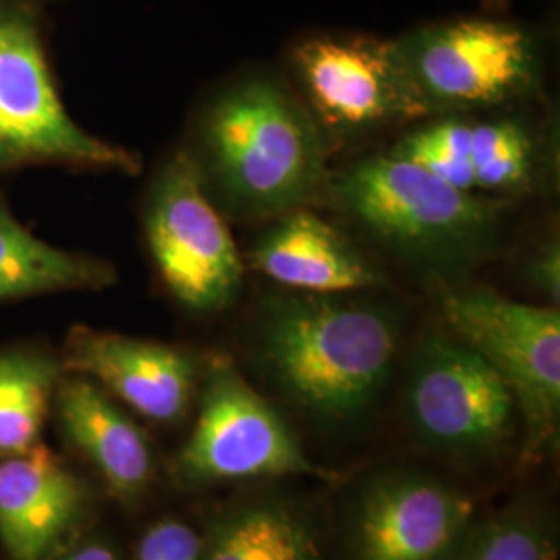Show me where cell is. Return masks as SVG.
Returning <instances> with one entry per match:
<instances>
[{
	"label": "cell",
	"instance_id": "obj_1",
	"mask_svg": "<svg viewBox=\"0 0 560 560\" xmlns=\"http://www.w3.org/2000/svg\"><path fill=\"white\" fill-rule=\"evenodd\" d=\"M399 335V318L384 305L293 293L264 310L258 355L289 399L340 423L358 420L381 397Z\"/></svg>",
	"mask_w": 560,
	"mask_h": 560
},
{
	"label": "cell",
	"instance_id": "obj_2",
	"mask_svg": "<svg viewBox=\"0 0 560 560\" xmlns=\"http://www.w3.org/2000/svg\"><path fill=\"white\" fill-rule=\"evenodd\" d=\"M201 143V173L240 217H282L330 189L320 129L277 81L254 78L222 94L206 115Z\"/></svg>",
	"mask_w": 560,
	"mask_h": 560
},
{
	"label": "cell",
	"instance_id": "obj_3",
	"mask_svg": "<svg viewBox=\"0 0 560 560\" xmlns=\"http://www.w3.org/2000/svg\"><path fill=\"white\" fill-rule=\"evenodd\" d=\"M330 191L382 243L439 266L481 258L497 235V203L455 189L395 154L342 171Z\"/></svg>",
	"mask_w": 560,
	"mask_h": 560
},
{
	"label": "cell",
	"instance_id": "obj_4",
	"mask_svg": "<svg viewBox=\"0 0 560 560\" xmlns=\"http://www.w3.org/2000/svg\"><path fill=\"white\" fill-rule=\"evenodd\" d=\"M25 164L140 173V156L69 117L46 59L34 0H0V171Z\"/></svg>",
	"mask_w": 560,
	"mask_h": 560
},
{
	"label": "cell",
	"instance_id": "obj_5",
	"mask_svg": "<svg viewBox=\"0 0 560 560\" xmlns=\"http://www.w3.org/2000/svg\"><path fill=\"white\" fill-rule=\"evenodd\" d=\"M444 320L511 390L536 457L557 442L560 420V312L502 298L486 287H439Z\"/></svg>",
	"mask_w": 560,
	"mask_h": 560
},
{
	"label": "cell",
	"instance_id": "obj_6",
	"mask_svg": "<svg viewBox=\"0 0 560 560\" xmlns=\"http://www.w3.org/2000/svg\"><path fill=\"white\" fill-rule=\"evenodd\" d=\"M145 235L161 279L185 307L217 312L240 295V252L189 154H177L154 180Z\"/></svg>",
	"mask_w": 560,
	"mask_h": 560
},
{
	"label": "cell",
	"instance_id": "obj_7",
	"mask_svg": "<svg viewBox=\"0 0 560 560\" xmlns=\"http://www.w3.org/2000/svg\"><path fill=\"white\" fill-rule=\"evenodd\" d=\"M407 416L434 451L478 459L515 434L517 405L497 370L463 340L430 335L413 353Z\"/></svg>",
	"mask_w": 560,
	"mask_h": 560
},
{
	"label": "cell",
	"instance_id": "obj_8",
	"mask_svg": "<svg viewBox=\"0 0 560 560\" xmlns=\"http://www.w3.org/2000/svg\"><path fill=\"white\" fill-rule=\"evenodd\" d=\"M185 483L210 486L320 474L279 411L226 360H217L201 388L196 428L180 451Z\"/></svg>",
	"mask_w": 560,
	"mask_h": 560
},
{
	"label": "cell",
	"instance_id": "obj_9",
	"mask_svg": "<svg viewBox=\"0 0 560 560\" xmlns=\"http://www.w3.org/2000/svg\"><path fill=\"white\" fill-rule=\"evenodd\" d=\"M399 44L434 110L504 104L520 98L538 80V42L515 21H442L411 32Z\"/></svg>",
	"mask_w": 560,
	"mask_h": 560
},
{
	"label": "cell",
	"instance_id": "obj_10",
	"mask_svg": "<svg viewBox=\"0 0 560 560\" xmlns=\"http://www.w3.org/2000/svg\"><path fill=\"white\" fill-rule=\"evenodd\" d=\"M293 65L318 119L339 131L423 119L434 110L399 40L316 36L295 46Z\"/></svg>",
	"mask_w": 560,
	"mask_h": 560
},
{
	"label": "cell",
	"instance_id": "obj_11",
	"mask_svg": "<svg viewBox=\"0 0 560 560\" xmlns=\"http://www.w3.org/2000/svg\"><path fill=\"white\" fill-rule=\"evenodd\" d=\"M476 521L467 492L420 469H386L347 511L351 560H446Z\"/></svg>",
	"mask_w": 560,
	"mask_h": 560
},
{
	"label": "cell",
	"instance_id": "obj_12",
	"mask_svg": "<svg viewBox=\"0 0 560 560\" xmlns=\"http://www.w3.org/2000/svg\"><path fill=\"white\" fill-rule=\"evenodd\" d=\"M65 368L161 423L187 413L198 382L196 360L177 347L90 328L73 330Z\"/></svg>",
	"mask_w": 560,
	"mask_h": 560
},
{
	"label": "cell",
	"instance_id": "obj_13",
	"mask_svg": "<svg viewBox=\"0 0 560 560\" xmlns=\"http://www.w3.org/2000/svg\"><path fill=\"white\" fill-rule=\"evenodd\" d=\"M78 478L40 442L0 457V540L13 560H44L83 513Z\"/></svg>",
	"mask_w": 560,
	"mask_h": 560
},
{
	"label": "cell",
	"instance_id": "obj_14",
	"mask_svg": "<svg viewBox=\"0 0 560 560\" xmlns=\"http://www.w3.org/2000/svg\"><path fill=\"white\" fill-rule=\"evenodd\" d=\"M249 261L295 293L339 295L384 282L347 235L303 208L282 214L249 252Z\"/></svg>",
	"mask_w": 560,
	"mask_h": 560
},
{
	"label": "cell",
	"instance_id": "obj_15",
	"mask_svg": "<svg viewBox=\"0 0 560 560\" xmlns=\"http://www.w3.org/2000/svg\"><path fill=\"white\" fill-rule=\"evenodd\" d=\"M65 434L98 469L120 499H136L154 476V455L145 434L104 395L101 386L73 376L57 386Z\"/></svg>",
	"mask_w": 560,
	"mask_h": 560
},
{
	"label": "cell",
	"instance_id": "obj_16",
	"mask_svg": "<svg viewBox=\"0 0 560 560\" xmlns=\"http://www.w3.org/2000/svg\"><path fill=\"white\" fill-rule=\"evenodd\" d=\"M201 560H326L312 520L298 504L261 497L221 513Z\"/></svg>",
	"mask_w": 560,
	"mask_h": 560
},
{
	"label": "cell",
	"instance_id": "obj_17",
	"mask_svg": "<svg viewBox=\"0 0 560 560\" xmlns=\"http://www.w3.org/2000/svg\"><path fill=\"white\" fill-rule=\"evenodd\" d=\"M115 280L108 261L65 252L32 235L0 198V301L104 289Z\"/></svg>",
	"mask_w": 560,
	"mask_h": 560
},
{
	"label": "cell",
	"instance_id": "obj_18",
	"mask_svg": "<svg viewBox=\"0 0 560 560\" xmlns=\"http://www.w3.org/2000/svg\"><path fill=\"white\" fill-rule=\"evenodd\" d=\"M459 145L467 194L520 191L536 175V145L520 120L459 119Z\"/></svg>",
	"mask_w": 560,
	"mask_h": 560
},
{
	"label": "cell",
	"instance_id": "obj_19",
	"mask_svg": "<svg viewBox=\"0 0 560 560\" xmlns=\"http://www.w3.org/2000/svg\"><path fill=\"white\" fill-rule=\"evenodd\" d=\"M59 365L40 351L0 353V457L18 455L40 441Z\"/></svg>",
	"mask_w": 560,
	"mask_h": 560
},
{
	"label": "cell",
	"instance_id": "obj_20",
	"mask_svg": "<svg viewBox=\"0 0 560 560\" xmlns=\"http://www.w3.org/2000/svg\"><path fill=\"white\" fill-rule=\"evenodd\" d=\"M552 521L536 504L515 502L488 520L474 521L446 560H557Z\"/></svg>",
	"mask_w": 560,
	"mask_h": 560
},
{
	"label": "cell",
	"instance_id": "obj_21",
	"mask_svg": "<svg viewBox=\"0 0 560 560\" xmlns=\"http://www.w3.org/2000/svg\"><path fill=\"white\" fill-rule=\"evenodd\" d=\"M203 538L177 520L154 523L140 540L138 560H201Z\"/></svg>",
	"mask_w": 560,
	"mask_h": 560
},
{
	"label": "cell",
	"instance_id": "obj_22",
	"mask_svg": "<svg viewBox=\"0 0 560 560\" xmlns=\"http://www.w3.org/2000/svg\"><path fill=\"white\" fill-rule=\"evenodd\" d=\"M527 277L555 305L560 300V249L559 241L548 240L536 249L527 264Z\"/></svg>",
	"mask_w": 560,
	"mask_h": 560
},
{
	"label": "cell",
	"instance_id": "obj_23",
	"mask_svg": "<svg viewBox=\"0 0 560 560\" xmlns=\"http://www.w3.org/2000/svg\"><path fill=\"white\" fill-rule=\"evenodd\" d=\"M60 560H120L119 555L101 540L83 541Z\"/></svg>",
	"mask_w": 560,
	"mask_h": 560
}]
</instances>
